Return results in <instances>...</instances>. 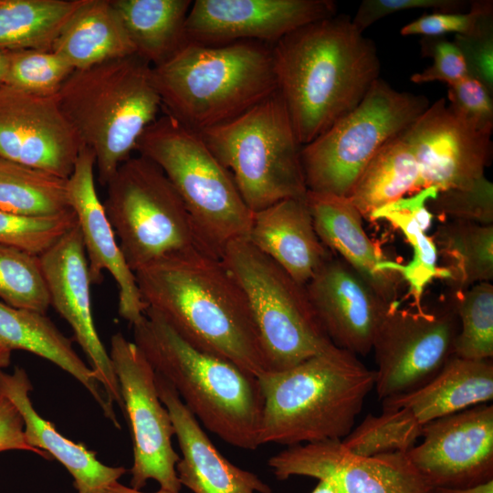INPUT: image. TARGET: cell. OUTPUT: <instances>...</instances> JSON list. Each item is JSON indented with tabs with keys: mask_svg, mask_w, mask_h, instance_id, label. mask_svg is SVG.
Here are the masks:
<instances>
[{
	"mask_svg": "<svg viewBox=\"0 0 493 493\" xmlns=\"http://www.w3.org/2000/svg\"><path fill=\"white\" fill-rule=\"evenodd\" d=\"M271 50L278 89L302 146L353 110L380 78L373 42L345 16L307 24Z\"/></svg>",
	"mask_w": 493,
	"mask_h": 493,
	"instance_id": "obj_1",
	"label": "cell"
},
{
	"mask_svg": "<svg viewBox=\"0 0 493 493\" xmlns=\"http://www.w3.org/2000/svg\"><path fill=\"white\" fill-rule=\"evenodd\" d=\"M135 278L147 308L193 347L256 377L268 371L247 298L220 257L169 260Z\"/></svg>",
	"mask_w": 493,
	"mask_h": 493,
	"instance_id": "obj_2",
	"label": "cell"
},
{
	"mask_svg": "<svg viewBox=\"0 0 493 493\" xmlns=\"http://www.w3.org/2000/svg\"><path fill=\"white\" fill-rule=\"evenodd\" d=\"M375 377L356 354L334 344L288 370L263 372L260 446L342 440Z\"/></svg>",
	"mask_w": 493,
	"mask_h": 493,
	"instance_id": "obj_3",
	"label": "cell"
},
{
	"mask_svg": "<svg viewBox=\"0 0 493 493\" xmlns=\"http://www.w3.org/2000/svg\"><path fill=\"white\" fill-rule=\"evenodd\" d=\"M131 326L133 342L200 424L235 447L260 446L263 396L257 377L195 349L150 308Z\"/></svg>",
	"mask_w": 493,
	"mask_h": 493,
	"instance_id": "obj_4",
	"label": "cell"
},
{
	"mask_svg": "<svg viewBox=\"0 0 493 493\" xmlns=\"http://www.w3.org/2000/svg\"><path fill=\"white\" fill-rule=\"evenodd\" d=\"M163 110L200 132L251 109L278 89L271 46L242 40L185 44L152 67Z\"/></svg>",
	"mask_w": 493,
	"mask_h": 493,
	"instance_id": "obj_5",
	"label": "cell"
},
{
	"mask_svg": "<svg viewBox=\"0 0 493 493\" xmlns=\"http://www.w3.org/2000/svg\"><path fill=\"white\" fill-rule=\"evenodd\" d=\"M57 99L104 186L163 110L152 66L137 55L75 69Z\"/></svg>",
	"mask_w": 493,
	"mask_h": 493,
	"instance_id": "obj_6",
	"label": "cell"
},
{
	"mask_svg": "<svg viewBox=\"0 0 493 493\" xmlns=\"http://www.w3.org/2000/svg\"><path fill=\"white\" fill-rule=\"evenodd\" d=\"M106 187L102 205L134 273L169 260L220 257L200 233L169 179L151 160L140 154L131 156Z\"/></svg>",
	"mask_w": 493,
	"mask_h": 493,
	"instance_id": "obj_7",
	"label": "cell"
},
{
	"mask_svg": "<svg viewBox=\"0 0 493 493\" xmlns=\"http://www.w3.org/2000/svg\"><path fill=\"white\" fill-rule=\"evenodd\" d=\"M198 133L253 213L306 196L302 145L278 89L237 117Z\"/></svg>",
	"mask_w": 493,
	"mask_h": 493,
	"instance_id": "obj_8",
	"label": "cell"
},
{
	"mask_svg": "<svg viewBox=\"0 0 493 493\" xmlns=\"http://www.w3.org/2000/svg\"><path fill=\"white\" fill-rule=\"evenodd\" d=\"M135 151L162 169L219 257L227 244L247 237L253 212L197 131L164 112L146 128Z\"/></svg>",
	"mask_w": 493,
	"mask_h": 493,
	"instance_id": "obj_9",
	"label": "cell"
},
{
	"mask_svg": "<svg viewBox=\"0 0 493 493\" xmlns=\"http://www.w3.org/2000/svg\"><path fill=\"white\" fill-rule=\"evenodd\" d=\"M220 258L247 298L268 371L288 370L333 344L305 286L246 237L227 244Z\"/></svg>",
	"mask_w": 493,
	"mask_h": 493,
	"instance_id": "obj_10",
	"label": "cell"
},
{
	"mask_svg": "<svg viewBox=\"0 0 493 493\" xmlns=\"http://www.w3.org/2000/svg\"><path fill=\"white\" fill-rule=\"evenodd\" d=\"M429 105L425 96L396 90L376 79L353 110L302 146L308 191L348 197L378 151Z\"/></svg>",
	"mask_w": 493,
	"mask_h": 493,
	"instance_id": "obj_11",
	"label": "cell"
},
{
	"mask_svg": "<svg viewBox=\"0 0 493 493\" xmlns=\"http://www.w3.org/2000/svg\"><path fill=\"white\" fill-rule=\"evenodd\" d=\"M459 320L450 306L431 310L420 304L390 305L373 340L375 385L382 401L412 392L430 381L454 355Z\"/></svg>",
	"mask_w": 493,
	"mask_h": 493,
	"instance_id": "obj_12",
	"label": "cell"
},
{
	"mask_svg": "<svg viewBox=\"0 0 493 493\" xmlns=\"http://www.w3.org/2000/svg\"><path fill=\"white\" fill-rule=\"evenodd\" d=\"M109 354L132 438L131 488L141 490L152 479L160 488L180 493L175 469L180 456L173 447L174 429L158 394L155 371L139 347L121 332L111 336Z\"/></svg>",
	"mask_w": 493,
	"mask_h": 493,
	"instance_id": "obj_13",
	"label": "cell"
},
{
	"mask_svg": "<svg viewBox=\"0 0 493 493\" xmlns=\"http://www.w3.org/2000/svg\"><path fill=\"white\" fill-rule=\"evenodd\" d=\"M274 476H304L331 482L337 493H432L406 453L360 456L341 440L288 446L267 460Z\"/></svg>",
	"mask_w": 493,
	"mask_h": 493,
	"instance_id": "obj_14",
	"label": "cell"
},
{
	"mask_svg": "<svg viewBox=\"0 0 493 493\" xmlns=\"http://www.w3.org/2000/svg\"><path fill=\"white\" fill-rule=\"evenodd\" d=\"M406 456L432 488H466L493 479V406L479 404L423 425Z\"/></svg>",
	"mask_w": 493,
	"mask_h": 493,
	"instance_id": "obj_15",
	"label": "cell"
},
{
	"mask_svg": "<svg viewBox=\"0 0 493 493\" xmlns=\"http://www.w3.org/2000/svg\"><path fill=\"white\" fill-rule=\"evenodd\" d=\"M83 147L56 96L0 86V157L68 179Z\"/></svg>",
	"mask_w": 493,
	"mask_h": 493,
	"instance_id": "obj_16",
	"label": "cell"
},
{
	"mask_svg": "<svg viewBox=\"0 0 493 493\" xmlns=\"http://www.w3.org/2000/svg\"><path fill=\"white\" fill-rule=\"evenodd\" d=\"M491 134L472 129L437 100L400 135L419 166L418 188L438 192L472 186L485 176L492 157Z\"/></svg>",
	"mask_w": 493,
	"mask_h": 493,
	"instance_id": "obj_17",
	"label": "cell"
},
{
	"mask_svg": "<svg viewBox=\"0 0 493 493\" xmlns=\"http://www.w3.org/2000/svg\"><path fill=\"white\" fill-rule=\"evenodd\" d=\"M336 13L331 0H195L185 33L189 42L203 45L253 40L273 46L290 32Z\"/></svg>",
	"mask_w": 493,
	"mask_h": 493,
	"instance_id": "obj_18",
	"label": "cell"
},
{
	"mask_svg": "<svg viewBox=\"0 0 493 493\" xmlns=\"http://www.w3.org/2000/svg\"><path fill=\"white\" fill-rule=\"evenodd\" d=\"M38 259L50 306L71 327L109 402L116 404L124 414L118 379L93 320L92 282L79 226L38 256Z\"/></svg>",
	"mask_w": 493,
	"mask_h": 493,
	"instance_id": "obj_19",
	"label": "cell"
},
{
	"mask_svg": "<svg viewBox=\"0 0 493 493\" xmlns=\"http://www.w3.org/2000/svg\"><path fill=\"white\" fill-rule=\"evenodd\" d=\"M305 288L330 341L354 354L366 355L391 304L344 260L331 255Z\"/></svg>",
	"mask_w": 493,
	"mask_h": 493,
	"instance_id": "obj_20",
	"label": "cell"
},
{
	"mask_svg": "<svg viewBox=\"0 0 493 493\" xmlns=\"http://www.w3.org/2000/svg\"><path fill=\"white\" fill-rule=\"evenodd\" d=\"M94 169V154L83 146L67 182L69 205L77 216L92 284L100 283L108 271L118 286L119 314L133 325L142 320L147 306L99 198Z\"/></svg>",
	"mask_w": 493,
	"mask_h": 493,
	"instance_id": "obj_21",
	"label": "cell"
},
{
	"mask_svg": "<svg viewBox=\"0 0 493 493\" xmlns=\"http://www.w3.org/2000/svg\"><path fill=\"white\" fill-rule=\"evenodd\" d=\"M159 397L167 408L182 456L175 469L193 493H271L256 474L238 467L215 447L175 389L155 372Z\"/></svg>",
	"mask_w": 493,
	"mask_h": 493,
	"instance_id": "obj_22",
	"label": "cell"
},
{
	"mask_svg": "<svg viewBox=\"0 0 493 493\" xmlns=\"http://www.w3.org/2000/svg\"><path fill=\"white\" fill-rule=\"evenodd\" d=\"M306 202L322 244L350 265L387 303L397 300L403 278L384 270L386 260L365 233L362 216L347 197L308 191Z\"/></svg>",
	"mask_w": 493,
	"mask_h": 493,
	"instance_id": "obj_23",
	"label": "cell"
},
{
	"mask_svg": "<svg viewBox=\"0 0 493 493\" xmlns=\"http://www.w3.org/2000/svg\"><path fill=\"white\" fill-rule=\"evenodd\" d=\"M246 238L303 286L332 255L317 235L306 196L254 212Z\"/></svg>",
	"mask_w": 493,
	"mask_h": 493,
	"instance_id": "obj_24",
	"label": "cell"
},
{
	"mask_svg": "<svg viewBox=\"0 0 493 493\" xmlns=\"http://www.w3.org/2000/svg\"><path fill=\"white\" fill-rule=\"evenodd\" d=\"M32 389L23 368L16 366L12 373L0 369V395L6 397L20 413L28 445L62 464L72 476L78 493H106L127 469L104 465L96 457L95 452L61 435L35 409L29 397Z\"/></svg>",
	"mask_w": 493,
	"mask_h": 493,
	"instance_id": "obj_25",
	"label": "cell"
},
{
	"mask_svg": "<svg viewBox=\"0 0 493 493\" xmlns=\"http://www.w3.org/2000/svg\"><path fill=\"white\" fill-rule=\"evenodd\" d=\"M0 343L10 351L34 353L69 373L87 389L115 427L121 428L114 405L109 402L92 369L46 313L15 308L0 301Z\"/></svg>",
	"mask_w": 493,
	"mask_h": 493,
	"instance_id": "obj_26",
	"label": "cell"
},
{
	"mask_svg": "<svg viewBox=\"0 0 493 493\" xmlns=\"http://www.w3.org/2000/svg\"><path fill=\"white\" fill-rule=\"evenodd\" d=\"M493 399L491 359L471 360L452 355L441 370L423 386L383 404L410 409L425 424Z\"/></svg>",
	"mask_w": 493,
	"mask_h": 493,
	"instance_id": "obj_27",
	"label": "cell"
},
{
	"mask_svg": "<svg viewBox=\"0 0 493 493\" xmlns=\"http://www.w3.org/2000/svg\"><path fill=\"white\" fill-rule=\"evenodd\" d=\"M51 50L74 69L135 55L110 0H82L60 30Z\"/></svg>",
	"mask_w": 493,
	"mask_h": 493,
	"instance_id": "obj_28",
	"label": "cell"
},
{
	"mask_svg": "<svg viewBox=\"0 0 493 493\" xmlns=\"http://www.w3.org/2000/svg\"><path fill=\"white\" fill-rule=\"evenodd\" d=\"M135 55L156 67L188 43L185 22L191 0H110Z\"/></svg>",
	"mask_w": 493,
	"mask_h": 493,
	"instance_id": "obj_29",
	"label": "cell"
},
{
	"mask_svg": "<svg viewBox=\"0 0 493 493\" xmlns=\"http://www.w3.org/2000/svg\"><path fill=\"white\" fill-rule=\"evenodd\" d=\"M400 133L378 151L347 197L362 218L419 189L417 160Z\"/></svg>",
	"mask_w": 493,
	"mask_h": 493,
	"instance_id": "obj_30",
	"label": "cell"
},
{
	"mask_svg": "<svg viewBox=\"0 0 493 493\" xmlns=\"http://www.w3.org/2000/svg\"><path fill=\"white\" fill-rule=\"evenodd\" d=\"M456 291L493 278V225L461 220L440 224L433 239Z\"/></svg>",
	"mask_w": 493,
	"mask_h": 493,
	"instance_id": "obj_31",
	"label": "cell"
},
{
	"mask_svg": "<svg viewBox=\"0 0 493 493\" xmlns=\"http://www.w3.org/2000/svg\"><path fill=\"white\" fill-rule=\"evenodd\" d=\"M82 0H0V49L51 50Z\"/></svg>",
	"mask_w": 493,
	"mask_h": 493,
	"instance_id": "obj_32",
	"label": "cell"
},
{
	"mask_svg": "<svg viewBox=\"0 0 493 493\" xmlns=\"http://www.w3.org/2000/svg\"><path fill=\"white\" fill-rule=\"evenodd\" d=\"M68 179L0 157V210L51 216L70 210Z\"/></svg>",
	"mask_w": 493,
	"mask_h": 493,
	"instance_id": "obj_33",
	"label": "cell"
},
{
	"mask_svg": "<svg viewBox=\"0 0 493 493\" xmlns=\"http://www.w3.org/2000/svg\"><path fill=\"white\" fill-rule=\"evenodd\" d=\"M422 429L423 425L410 409L383 404L380 414H368L341 443L360 456L407 453L421 437Z\"/></svg>",
	"mask_w": 493,
	"mask_h": 493,
	"instance_id": "obj_34",
	"label": "cell"
},
{
	"mask_svg": "<svg viewBox=\"0 0 493 493\" xmlns=\"http://www.w3.org/2000/svg\"><path fill=\"white\" fill-rule=\"evenodd\" d=\"M452 305L459 320L454 355L471 360L493 356V285L477 283L456 291Z\"/></svg>",
	"mask_w": 493,
	"mask_h": 493,
	"instance_id": "obj_35",
	"label": "cell"
},
{
	"mask_svg": "<svg viewBox=\"0 0 493 493\" xmlns=\"http://www.w3.org/2000/svg\"><path fill=\"white\" fill-rule=\"evenodd\" d=\"M384 219L397 227L404 235L413 248L412 260L406 265L386 259L383 268L398 273L409 284L410 294L414 304H420L426 286L435 278L448 280L449 273L438 267V252L432 238L418 226L414 218L408 213L394 210H377L371 218Z\"/></svg>",
	"mask_w": 493,
	"mask_h": 493,
	"instance_id": "obj_36",
	"label": "cell"
},
{
	"mask_svg": "<svg viewBox=\"0 0 493 493\" xmlns=\"http://www.w3.org/2000/svg\"><path fill=\"white\" fill-rule=\"evenodd\" d=\"M0 299L15 308L47 311L50 299L38 257L0 245Z\"/></svg>",
	"mask_w": 493,
	"mask_h": 493,
	"instance_id": "obj_37",
	"label": "cell"
},
{
	"mask_svg": "<svg viewBox=\"0 0 493 493\" xmlns=\"http://www.w3.org/2000/svg\"><path fill=\"white\" fill-rule=\"evenodd\" d=\"M75 69L53 50H9L4 84L38 96H56Z\"/></svg>",
	"mask_w": 493,
	"mask_h": 493,
	"instance_id": "obj_38",
	"label": "cell"
},
{
	"mask_svg": "<svg viewBox=\"0 0 493 493\" xmlns=\"http://www.w3.org/2000/svg\"><path fill=\"white\" fill-rule=\"evenodd\" d=\"M77 225L72 209L51 216H26L0 210V245L38 257Z\"/></svg>",
	"mask_w": 493,
	"mask_h": 493,
	"instance_id": "obj_39",
	"label": "cell"
},
{
	"mask_svg": "<svg viewBox=\"0 0 493 493\" xmlns=\"http://www.w3.org/2000/svg\"><path fill=\"white\" fill-rule=\"evenodd\" d=\"M430 202L434 213L449 220L493 225V184L486 176L470 187L440 191Z\"/></svg>",
	"mask_w": 493,
	"mask_h": 493,
	"instance_id": "obj_40",
	"label": "cell"
},
{
	"mask_svg": "<svg viewBox=\"0 0 493 493\" xmlns=\"http://www.w3.org/2000/svg\"><path fill=\"white\" fill-rule=\"evenodd\" d=\"M448 107L472 129L487 133L493 131V102L489 90L467 76L448 86Z\"/></svg>",
	"mask_w": 493,
	"mask_h": 493,
	"instance_id": "obj_41",
	"label": "cell"
},
{
	"mask_svg": "<svg viewBox=\"0 0 493 493\" xmlns=\"http://www.w3.org/2000/svg\"><path fill=\"white\" fill-rule=\"evenodd\" d=\"M492 1H473L467 13L435 12L424 15L405 25L401 29L402 36L423 35L437 37L454 33L468 35L474 32L482 19L493 14Z\"/></svg>",
	"mask_w": 493,
	"mask_h": 493,
	"instance_id": "obj_42",
	"label": "cell"
},
{
	"mask_svg": "<svg viewBox=\"0 0 493 493\" xmlns=\"http://www.w3.org/2000/svg\"><path fill=\"white\" fill-rule=\"evenodd\" d=\"M461 51L468 76L493 93V14L485 16L468 35H456L453 41Z\"/></svg>",
	"mask_w": 493,
	"mask_h": 493,
	"instance_id": "obj_43",
	"label": "cell"
},
{
	"mask_svg": "<svg viewBox=\"0 0 493 493\" xmlns=\"http://www.w3.org/2000/svg\"><path fill=\"white\" fill-rule=\"evenodd\" d=\"M467 5L461 0H364L351 19L362 33L376 21L392 14L412 9H434L440 12H457Z\"/></svg>",
	"mask_w": 493,
	"mask_h": 493,
	"instance_id": "obj_44",
	"label": "cell"
},
{
	"mask_svg": "<svg viewBox=\"0 0 493 493\" xmlns=\"http://www.w3.org/2000/svg\"><path fill=\"white\" fill-rule=\"evenodd\" d=\"M433 58V64L425 70L414 73L411 80L414 83L443 81L452 85L468 76L464 57L454 42L446 40L429 42L425 47Z\"/></svg>",
	"mask_w": 493,
	"mask_h": 493,
	"instance_id": "obj_45",
	"label": "cell"
},
{
	"mask_svg": "<svg viewBox=\"0 0 493 493\" xmlns=\"http://www.w3.org/2000/svg\"><path fill=\"white\" fill-rule=\"evenodd\" d=\"M8 450L29 451L45 459H52L47 453L28 445L20 413L6 397L0 395V452Z\"/></svg>",
	"mask_w": 493,
	"mask_h": 493,
	"instance_id": "obj_46",
	"label": "cell"
},
{
	"mask_svg": "<svg viewBox=\"0 0 493 493\" xmlns=\"http://www.w3.org/2000/svg\"><path fill=\"white\" fill-rule=\"evenodd\" d=\"M437 193L438 191L432 187L421 189L415 194L400 198L381 209L403 211L410 214L418 226L425 233L430 228L433 220V214L428 210L427 202L435 199Z\"/></svg>",
	"mask_w": 493,
	"mask_h": 493,
	"instance_id": "obj_47",
	"label": "cell"
},
{
	"mask_svg": "<svg viewBox=\"0 0 493 493\" xmlns=\"http://www.w3.org/2000/svg\"><path fill=\"white\" fill-rule=\"evenodd\" d=\"M432 493H493V479L466 488H433Z\"/></svg>",
	"mask_w": 493,
	"mask_h": 493,
	"instance_id": "obj_48",
	"label": "cell"
},
{
	"mask_svg": "<svg viewBox=\"0 0 493 493\" xmlns=\"http://www.w3.org/2000/svg\"><path fill=\"white\" fill-rule=\"evenodd\" d=\"M106 493H148L143 492L142 490H137L132 488L126 487L118 481L113 483L110 488L107 489ZM152 493H173L165 489L160 488L159 490Z\"/></svg>",
	"mask_w": 493,
	"mask_h": 493,
	"instance_id": "obj_49",
	"label": "cell"
},
{
	"mask_svg": "<svg viewBox=\"0 0 493 493\" xmlns=\"http://www.w3.org/2000/svg\"><path fill=\"white\" fill-rule=\"evenodd\" d=\"M310 493H337V491L331 482L320 479Z\"/></svg>",
	"mask_w": 493,
	"mask_h": 493,
	"instance_id": "obj_50",
	"label": "cell"
},
{
	"mask_svg": "<svg viewBox=\"0 0 493 493\" xmlns=\"http://www.w3.org/2000/svg\"><path fill=\"white\" fill-rule=\"evenodd\" d=\"M9 50L0 49V86L4 84L7 67H8Z\"/></svg>",
	"mask_w": 493,
	"mask_h": 493,
	"instance_id": "obj_51",
	"label": "cell"
},
{
	"mask_svg": "<svg viewBox=\"0 0 493 493\" xmlns=\"http://www.w3.org/2000/svg\"><path fill=\"white\" fill-rule=\"evenodd\" d=\"M11 352L12 351L0 343V369L5 368L10 364Z\"/></svg>",
	"mask_w": 493,
	"mask_h": 493,
	"instance_id": "obj_52",
	"label": "cell"
}]
</instances>
